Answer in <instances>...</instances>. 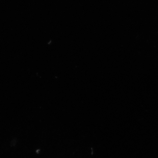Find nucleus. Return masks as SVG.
I'll return each instance as SVG.
<instances>
[]
</instances>
